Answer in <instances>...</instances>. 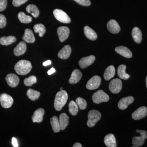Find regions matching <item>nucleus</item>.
Listing matches in <instances>:
<instances>
[{"mask_svg": "<svg viewBox=\"0 0 147 147\" xmlns=\"http://www.w3.org/2000/svg\"><path fill=\"white\" fill-rule=\"evenodd\" d=\"M82 74L79 69H74L71 73L70 79H69V84H77L82 78Z\"/></svg>", "mask_w": 147, "mask_h": 147, "instance_id": "20", "label": "nucleus"}, {"mask_svg": "<svg viewBox=\"0 0 147 147\" xmlns=\"http://www.w3.org/2000/svg\"><path fill=\"white\" fill-rule=\"evenodd\" d=\"M115 51L118 54L127 58H131L132 54L131 51L128 48L125 46H121L116 47Z\"/></svg>", "mask_w": 147, "mask_h": 147, "instance_id": "17", "label": "nucleus"}, {"mask_svg": "<svg viewBox=\"0 0 147 147\" xmlns=\"http://www.w3.org/2000/svg\"><path fill=\"white\" fill-rule=\"evenodd\" d=\"M22 38L23 40L27 43H33L35 41L34 34L32 30L28 28L25 30Z\"/></svg>", "mask_w": 147, "mask_h": 147, "instance_id": "21", "label": "nucleus"}, {"mask_svg": "<svg viewBox=\"0 0 147 147\" xmlns=\"http://www.w3.org/2000/svg\"><path fill=\"white\" fill-rule=\"evenodd\" d=\"M28 13H30L34 18H37L39 15V11L36 5L30 4L28 5L26 9Z\"/></svg>", "mask_w": 147, "mask_h": 147, "instance_id": "30", "label": "nucleus"}, {"mask_svg": "<svg viewBox=\"0 0 147 147\" xmlns=\"http://www.w3.org/2000/svg\"><path fill=\"white\" fill-rule=\"evenodd\" d=\"M115 69L113 65L109 66L105 69L104 72V78L106 81L110 80L115 76Z\"/></svg>", "mask_w": 147, "mask_h": 147, "instance_id": "26", "label": "nucleus"}, {"mask_svg": "<svg viewBox=\"0 0 147 147\" xmlns=\"http://www.w3.org/2000/svg\"><path fill=\"white\" fill-rule=\"evenodd\" d=\"M7 0H0V12L3 11L6 8Z\"/></svg>", "mask_w": 147, "mask_h": 147, "instance_id": "40", "label": "nucleus"}, {"mask_svg": "<svg viewBox=\"0 0 147 147\" xmlns=\"http://www.w3.org/2000/svg\"><path fill=\"white\" fill-rule=\"evenodd\" d=\"M95 60V57L93 55L82 58L79 61V64L81 68H86L89 66L91 65Z\"/></svg>", "mask_w": 147, "mask_h": 147, "instance_id": "13", "label": "nucleus"}, {"mask_svg": "<svg viewBox=\"0 0 147 147\" xmlns=\"http://www.w3.org/2000/svg\"><path fill=\"white\" fill-rule=\"evenodd\" d=\"M51 64V61L50 60H47L46 61L44 62L43 63H42V65H43V66H47L48 65H50Z\"/></svg>", "mask_w": 147, "mask_h": 147, "instance_id": "43", "label": "nucleus"}, {"mask_svg": "<svg viewBox=\"0 0 147 147\" xmlns=\"http://www.w3.org/2000/svg\"><path fill=\"white\" fill-rule=\"evenodd\" d=\"M18 17L20 22L23 24H29L32 21V18L31 16L26 15L22 11L18 13Z\"/></svg>", "mask_w": 147, "mask_h": 147, "instance_id": "33", "label": "nucleus"}, {"mask_svg": "<svg viewBox=\"0 0 147 147\" xmlns=\"http://www.w3.org/2000/svg\"><path fill=\"white\" fill-rule=\"evenodd\" d=\"M146 87L147 88V76L146 78Z\"/></svg>", "mask_w": 147, "mask_h": 147, "instance_id": "45", "label": "nucleus"}, {"mask_svg": "<svg viewBox=\"0 0 147 147\" xmlns=\"http://www.w3.org/2000/svg\"><path fill=\"white\" fill-rule=\"evenodd\" d=\"M36 77L34 75H32L25 79L24 84L26 86H31L32 85L36 84Z\"/></svg>", "mask_w": 147, "mask_h": 147, "instance_id": "35", "label": "nucleus"}, {"mask_svg": "<svg viewBox=\"0 0 147 147\" xmlns=\"http://www.w3.org/2000/svg\"><path fill=\"white\" fill-rule=\"evenodd\" d=\"M7 83L9 86L15 88L18 86L19 83V79L14 74H9L5 78Z\"/></svg>", "mask_w": 147, "mask_h": 147, "instance_id": "12", "label": "nucleus"}, {"mask_svg": "<svg viewBox=\"0 0 147 147\" xmlns=\"http://www.w3.org/2000/svg\"><path fill=\"white\" fill-rule=\"evenodd\" d=\"M27 50V45L26 42L21 41L19 42L13 50L14 55L20 56L24 54Z\"/></svg>", "mask_w": 147, "mask_h": 147, "instance_id": "19", "label": "nucleus"}, {"mask_svg": "<svg viewBox=\"0 0 147 147\" xmlns=\"http://www.w3.org/2000/svg\"><path fill=\"white\" fill-rule=\"evenodd\" d=\"M84 34L88 39L92 40H96L97 38V35L96 32L88 26L84 28Z\"/></svg>", "mask_w": 147, "mask_h": 147, "instance_id": "23", "label": "nucleus"}, {"mask_svg": "<svg viewBox=\"0 0 147 147\" xmlns=\"http://www.w3.org/2000/svg\"><path fill=\"white\" fill-rule=\"evenodd\" d=\"M32 65L28 61L21 60L18 61L14 66L15 71L18 74L26 75L31 70Z\"/></svg>", "mask_w": 147, "mask_h": 147, "instance_id": "2", "label": "nucleus"}, {"mask_svg": "<svg viewBox=\"0 0 147 147\" xmlns=\"http://www.w3.org/2000/svg\"><path fill=\"white\" fill-rule=\"evenodd\" d=\"M12 144L14 147H17L18 146V142L16 138L13 137L12 138Z\"/></svg>", "mask_w": 147, "mask_h": 147, "instance_id": "41", "label": "nucleus"}, {"mask_svg": "<svg viewBox=\"0 0 147 147\" xmlns=\"http://www.w3.org/2000/svg\"><path fill=\"white\" fill-rule=\"evenodd\" d=\"M126 68V66L124 65H121L119 66L117 69V73L121 79L127 80L130 77V76L125 72Z\"/></svg>", "mask_w": 147, "mask_h": 147, "instance_id": "28", "label": "nucleus"}, {"mask_svg": "<svg viewBox=\"0 0 147 147\" xmlns=\"http://www.w3.org/2000/svg\"><path fill=\"white\" fill-rule=\"evenodd\" d=\"M69 111L71 115L75 116L79 112V107L76 102L71 100L69 104Z\"/></svg>", "mask_w": 147, "mask_h": 147, "instance_id": "31", "label": "nucleus"}, {"mask_svg": "<svg viewBox=\"0 0 147 147\" xmlns=\"http://www.w3.org/2000/svg\"><path fill=\"white\" fill-rule=\"evenodd\" d=\"M147 115V108L145 106H142L135 110L132 113L131 117L135 120L144 118Z\"/></svg>", "mask_w": 147, "mask_h": 147, "instance_id": "10", "label": "nucleus"}, {"mask_svg": "<svg viewBox=\"0 0 147 147\" xmlns=\"http://www.w3.org/2000/svg\"><path fill=\"white\" fill-rule=\"evenodd\" d=\"M28 1V0H13L12 4L14 6L18 7L24 4Z\"/></svg>", "mask_w": 147, "mask_h": 147, "instance_id": "39", "label": "nucleus"}, {"mask_svg": "<svg viewBox=\"0 0 147 147\" xmlns=\"http://www.w3.org/2000/svg\"><path fill=\"white\" fill-rule=\"evenodd\" d=\"M61 90H63V88H60Z\"/></svg>", "mask_w": 147, "mask_h": 147, "instance_id": "46", "label": "nucleus"}, {"mask_svg": "<svg viewBox=\"0 0 147 147\" xmlns=\"http://www.w3.org/2000/svg\"><path fill=\"white\" fill-rule=\"evenodd\" d=\"M104 143L107 147H116L117 146L115 138L113 134H109L105 136L104 138Z\"/></svg>", "mask_w": 147, "mask_h": 147, "instance_id": "22", "label": "nucleus"}, {"mask_svg": "<svg viewBox=\"0 0 147 147\" xmlns=\"http://www.w3.org/2000/svg\"><path fill=\"white\" fill-rule=\"evenodd\" d=\"M131 36H132V38L135 42L137 43H140L142 42V32L141 30L139 28L135 27L133 29L132 32H131Z\"/></svg>", "mask_w": 147, "mask_h": 147, "instance_id": "24", "label": "nucleus"}, {"mask_svg": "<svg viewBox=\"0 0 147 147\" xmlns=\"http://www.w3.org/2000/svg\"><path fill=\"white\" fill-rule=\"evenodd\" d=\"M101 78L100 76H94L89 80L86 84V88L90 90L96 89L100 86Z\"/></svg>", "mask_w": 147, "mask_h": 147, "instance_id": "9", "label": "nucleus"}, {"mask_svg": "<svg viewBox=\"0 0 147 147\" xmlns=\"http://www.w3.org/2000/svg\"><path fill=\"white\" fill-rule=\"evenodd\" d=\"M34 30L35 32L38 33L39 36L41 37L45 34L46 32V29L45 26L42 24H37L34 27Z\"/></svg>", "mask_w": 147, "mask_h": 147, "instance_id": "34", "label": "nucleus"}, {"mask_svg": "<svg viewBox=\"0 0 147 147\" xmlns=\"http://www.w3.org/2000/svg\"><path fill=\"white\" fill-rule=\"evenodd\" d=\"M107 28L110 32L113 34H117L121 30L120 27L115 20H110L107 25Z\"/></svg>", "mask_w": 147, "mask_h": 147, "instance_id": "15", "label": "nucleus"}, {"mask_svg": "<svg viewBox=\"0 0 147 147\" xmlns=\"http://www.w3.org/2000/svg\"><path fill=\"white\" fill-rule=\"evenodd\" d=\"M76 102L78 107L81 110H84L86 109L87 106L86 101L82 97H78L76 98Z\"/></svg>", "mask_w": 147, "mask_h": 147, "instance_id": "36", "label": "nucleus"}, {"mask_svg": "<svg viewBox=\"0 0 147 147\" xmlns=\"http://www.w3.org/2000/svg\"><path fill=\"white\" fill-rule=\"evenodd\" d=\"M61 130H63L68 125L69 123V117L67 114L63 113L61 114L59 118Z\"/></svg>", "mask_w": 147, "mask_h": 147, "instance_id": "25", "label": "nucleus"}, {"mask_svg": "<svg viewBox=\"0 0 147 147\" xmlns=\"http://www.w3.org/2000/svg\"><path fill=\"white\" fill-rule=\"evenodd\" d=\"M70 31L68 27L62 26L58 28L57 34L60 41L63 42L68 38Z\"/></svg>", "mask_w": 147, "mask_h": 147, "instance_id": "11", "label": "nucleus"}, {"mask_svg": "<svg viewBox=\"0 0 147 147\" xmlns=\"http://www.w3.org/2000/svg\"><path fill=\"white\" fill-rule=\"evenodd\" d=\"M45 114V110L43 108H40L36 110L32 117V120L34 123L41 122L43 120V116Z\"/></svg>", "mask_w": 147, "mask_h": 147, "instance_id": "16", "label": "nucleus"}, {"mask_svg": "<svg viewBox=\"0 0 147 147\" xmlns=\"http://www.w3.org/2000/svg\"><path fill=\"white\" fill-rule=\"evenodd\" d=\"M78 3L80 5L84 6H88L91 5V2L90 0H74Z\"/></svg>", "mask_w": 147, "mask_h": 147, "instance_id": "38", "label": "nucleus"}, {"mask_svg": "<svg viewBox=\"0 0 147 147\" xmlns=\"http://www.w3.org/2000/svg\"><path fill=\"white\" fill-rule=\"evenodd\" d=\"M101 114L99 111L92 110L88 114V120L87 124L89 127H93L101 118Z\"/></svg>", "mask_w": 147, "mask_h": 147, "instance_id": "3", "label": "nucleus"}, {"mask_svg": "<svg viewBox=\"0 0 147 147\" xmlns=\"http://www.w3.org/2000/svg\"><path fill=\"white\" fill-rule=\"evenodd\" d=\"M134 100V98L131 96L123 98L119 101L118 106L120 110H125L127 108L129 105L133 102Z\"/></svg>", "mask_w": 147, "mask_h": 147, "instance_id": "14", "label": "nucleus"}, {"mask_svg": "<svg viewBox=\"0 0 147 147\" xmlns=\"http://www.w3.org/2000/svg\"><path fill=\"white\" fill-rule=\"evenodd\" d=\"M50 123L52 125L53 131L55 133L59 132L61 129L59 121L57 117L53 116L50 119Z\"/></svg>", "mask_w": 147, "mask_h": 147, "instance_id": "27", "label": "nucleus"}, {"mask_svg": "<svg viewBox=\"0 0 147 147\" xmlns=\"http://www.w3.org/2000/svg\"><path fill=\"white\" fill-rule=\"evenodd\" d=\"M27 95L28 97L30 100H35L39 98L40 96V93L37 91L34 90L32 89H29L27 91Z\"/></svg>", "mask_w": 147, "mask_h": 147, "instance_id": "32", "label": "nucleus"}, {"mask_svg": "<svg viewBox=\"0 0 147 147\" xmlns=\"http://www.w3.org/2000/svg\"><path fill=\"white\" fill-rule=\"evenodd\" d=\"M55 71H56V70H55V69L52 67L50 70H48L47 71V74H48V75H51V74L55 73Z\"/></svg>", "mask_w": 147, "mask_h": 147, "instance_id": "42", "label": "nucleus"}, {"mask_svg": "<svg viewBox=\"0 0 147 147\" xmlns=\"http://www.w3.org/2000/svg\"><path fill=\"white\" fill-rule=\"evenodd\" d=\"M93 101L95 103L99 104L102 102H107L110 99L109 96L102 90H99L92 95Z\"/></svg>", "mask_w": 147, "mask_h": 147, "instance_id": "4", "label": "nucleus"}, {"mask_svg": "<svg viewBox=\"0 0 147 147\" xmlns=\"http://www.w3.org/2000/svg\"><path fill=\"white\" fill-rule=\"evenodd\" d=\"M6 18L4 15L0 14V28L5 27L7 24Z\"/></svg>", "mask_w": 147, "mask_h": 147, "instance_id": "37", "label": "nucleus"}, {"mask_svg": "<svg viewBox=\"0 0 147 147\" xmlns=\"http://www.w3.org/2000/svg\"><path fill=\"white\" fill-rule=\"evenodd\" d=\"M71 51V47L69 45H65L59 52L58 57L62 59H67L70 56Z\"/></svg>", "mask_w": 147, "mask_h": 147, "instance_id": "18", "label": "nucleus"}, {"mask_svg": "<svg viewBox=\"0 0 147 147\" xmlns=\"http://www.w3.org/2000/svg\"><path fill=\"white\" fill-rule=\"evenodd\" d=\"M68 96L65 90H62L58 92L55 96L54 107L57 111H60L65 105L68 99Z\"/></svg>", "mask_w": 147, "mask_h": 147, "instance_id": "1", "label": "nucleus"}, {"mask_svg": "<svg viewBox=\"0 0 147 147\" xmlns=\"http://www.w3.org/2000/svg\"><path fill=\"white\" fill-rule=\"evenodd\" d=\"M73 147H82V145L81 144L79 143H75V144H74Z\"/></svg>", "mask_w": 147, "mask_h": 147, "instance_id": "44", "label": "nucleus"}, {"mask_svg": "<svg viewBox=\"0 0 147 147\" xmlns=\"http://www.w3.org/2000/svg\"><path fill=\"white\" fill-rule=\"evenodd\" d=\"M0 102L3 108H9L13 105V100L11 96L5 93L0 95Z\"/></svg>", "mask_w": 147, "mask_h": 147, "instance_id": "7", "label": "nucleus"}, {"mask_svg": "<svg viewBox=\"0 0 147 147\" xmlns=\"http://www.w3.org/2000/svg\"><path fill=\"white\" fill-rule=\"evenodd\" d=\"M16 38L13 36H3L0 38V44L3 45H8L16 41Z\"/></svg>", "mask_w": 147, "mask_h": 147, "instance_id": "29", "label": "nucleus"}, {"mask_svg": "<svg viewBox=\"0 0 147 147\" xmlns=\"http://www.w3.org/2000/svg\"><path fill=\"white\" fill-rule=\"evenodd\" d=\"M53 14L55 18L61 23L69 24L71 22V19L69 16L65 12L61 9H55L53 11Z\"/></svg>", "mask_w": 147, "mask_h": 147, "instance_id": "6", "label": "nucleus"}, {"mask_svg": "<svg viewBox=\"0 0 147 147\" xmlns=\"http://www.w3.org/2000/svg\"><path fill=\"white\" fill-rule=\"evenodd\" d=\"M122 88V83L120 79H115L110 82L109 88L111 92L113 94L119 93Z\"/></svg>", "mask_w": 147, "mask_h": 147, "instance_id": "8", "label": "nucleus"}, {"mask_svg": "<svg viewBox=\"0 0 147 147\" xmlns=\"http://www.w3.org/2000/svg\"><path fill=\"white\" fill-rule=\"evenodd\" d=\"M136 131L140 133V137H134L132 140V144L134 146L132 147H138L142 146L144 144L145 140L147 139V132L145 130H140L137 129Z\"/></svg>", "mask_w": 147, "mask_h": 147, "instance_id": "5", "label": "nucleus"}]
</instances>
